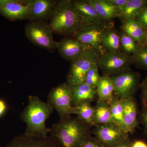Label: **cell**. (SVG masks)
<instances>
[{"mask_svg":"<svg viewBox=\"0 0 147 147\" xmlns=\"http://www.w3.org/2000/svg\"><path fill=\"white\" fill-rule=\"evenodd\" d=\"M54 110L49 102L42 101L37 96H30L28 105L20 115L21 120L26 124L24 133L33 136H47L50 129L46 126V121Z\"/></svg>","mask_w":147,"mask_h":147,"instance_id":"obj_1","label":"cell"},{"mask_svg":"<svg viewBox=\"0 0 147 147\" xmlns=\"http://www.w3.org/2000/svg\"><path fill=\"white\" fill-rule=\"evenodd\" d=\"M90 127L77 116L69 115L53 125L50 133L62 147H79L90 135Z\"/></svg>","mask_w":147,"mask_h":147,"instance_id":"obj_2","label":"cell"},{"mask_svg":"<svg viewBox=\"0 0 147 147\" xmlns=\"http://www.w3.org/2000/svg\"><path fill=\"white\" fill-rule=\"evenodd\" d=\"M71 1L72 0L57 1L48 23L54 33L69 36L84 24Z\"/></svg>","mask_w":147,"mask_h":147,"instance_id":"obj_3","label":"cell"},{"mask_svg":"<svg viewBox=\"0 0 147 147\" xmlns=\"http://www.w3.org/2000/svg\"><path fill=\"white\" fill-rule=\"evenodd\" d=\"M114 25L112 21L100 24H83L69 36L90 46L101 56L107 53L102 46V37L108 30L114 27Z\"/></svg>","mask_w":147,"mask_h":147,"instance_id":"obj_4","label":"cell"},{"mask_svg":"<svg viewBox=\"0 0 147 147\" xmlns=\"http://www.w3.org/2000/svg\"><path fill=\"white\" fill-rule=\"evenodd\" d=\"M53 30L47 21H30L25 27V34L34 45L53 52L57 49Z\"/></svg>","mask_w":147,"mask_h":147,"instance_id":"obj_5","label":"cell"},{"mask_svg":"<svg viewBox=\"0 0 147 147\" xmlns=\"http://www.w3.org/2000/svg\"><path fill=\"white\" fill-rule=\"evenodd\" d=\"M100 56L92 47L84 51L70 62L67 82L71 85L84 82L87 73Z\"/></svg>","mask_w":147,"mask_h":147,"instance_id":"obj_6","label":"cell"},{"mask_svg":"<svg viewBox=\"0 0 147 147\" xmlns=\"http://www.w3.org/2000/svg\"><path fill=\"white\" fill-rule=\"evenodd\" d=\"M114 86V96L120 99L134 97L138 89L140 75L130 68L109 76Z\"/></svg>","mask_w":147,"mask_h":147,"instance_id":"obj_7","label":"cell"},{"mask_svg":"<svg viewBox=\"0 0 147 147\" xmlns=\"http://www.w3.org/2000/svg\"><path fill=\"white\" fill-rule=\"evenodd\" d=\"M47 102L57 111L60 119L71 115L73 107L71 85L65 82L53 88L48 94Z\"/></svg>","mask_w":147,"mask_h":147,"instance_id":"obj_8","label":"cell"},{"mask_svg":"<svg viewBox=\"0 0 147 147\" xmlns=\"http://www.w3.org/2000/svg\"><path fill=\"white\" fill-rule=\"evenodd\" d=\"M131 56L122 52L107 53L99 57L97 62L98 69L103 76H110L129 68Z\"/></svg>","mask_w":147,"mask_h":147,"instance_id":"obj_9","label":"cell"},{"mask_svg":"<svg viewBox=\"0 0 147 147\" xmlns=\"http://www.w3.org/2000/svg\"><path fill=\"white\" fill-rule=\"evenodd\" d=\"M95 127V137L106 147L111 146L128 137V134L113 123Z\"/></svg>","mask_w":147,"mask_h":147,"instance_id":"obj_10","label":"cell"},{"mask_svg":"<svg viewBox=\"0 0 147 147\" xmlns=\"http://www.w3.org/2000/svg\"><path fill=\"white\" fill-rule=\"evenodd\" d=\"M58 1L23 0L29 9L30 21H47L49 20Z\"/></svg>","mask_w":147,"mask_h":147,"instance_id":"obj_11","label":"cell"},{"mask_svg":"<svg viewBox=\"0 0 147 147\" xmlns=\"http://www.w3.org/2000/svg\"><path fill=\"white\" fill-rule=\"evenodd\" d=\"M4 147H62L52 136H33L24 134L14 138Z\"/></svg>","mask_w":147,"mask_h":147,"instance_id":"obj_12","label":"cell"},{"mask_svg":"<svg viewBox=\"0 0 147 147\" xmlns=\"http://www.w3.org/2000/svg\"><path fill=\"white\" fill-rule=\"evenodd\" d=\"M91 47L70 36L64 37L59 42L57 41V49L59 54L70 62Z\"/></svg>","mask_w":147,"mask_h":147,"instance_id":"obj_13","label":"cell"},{"mask_svg":"<svg viewBox=\"0 0 147 147\" xmlns=\"http://www.w3.org/2000/svg\"><path fill=\"white\" fill-rule=\"evenodd\" d=\"M0 14L11 21L28 19L29 9L23 0H7L0 7Z\"/></svg>","mask_w":147,"mask_h":147,"instance_id":"obj_14","label":"cell"},{"mask_svg":"<svg viewBox=\"0 0 147 147\" xmlns=\"http://www.w3.org/2000/svg\"><path fill=\"white\" fill-rule=\"evenodd\" d=\"M70 85L71 104L73 107L82 103H90L97 96L96 89L89 86L85 82Z\"/></svg>","mask_w":147,"mask_h":147,"instance_id":"obj_15","label":"cell"},{"mask_svg":"<svg viewBox=\"0 0 147 147\" xmlns=\"http://www.w3.org/2000/svg\"><path fill=\"white\" fill-rule=\"evenodd\" d=\"M123 109V121L127 134L133 133L138 125L137 108L134 97L121 99Z\"/></svg>","mask_w":147,"mask_h":147,"instance_id":"obj_16","label":"cell"},{"mask_svg":"<svg viewBox=\"0 0 147 147\" xmlns=\"http://www.w3.org/2000/svg\"><path fill=\"white\" fill-rule=\"evenodd\" d=\"M73 7L82 17L84 24L104 23L94 7L86 0H74L71 1Z\"/></svg>","mask_w":147,"mask_h":147,"instance_id":"obj_17","label":"cell"},{"mask_svg":"<svg viewBox=\"0 0 147 147\" xmlns=\"http://www.w3.org/2000/svg\"><path fill=\"white\" fill-rule=\"evenodd\" d=\"M96 10L101 19L105 22H111L119 18L120 9L108 1V0H86Z\"/></svg>","mask_w":147,"mask_h":147,"instance_id":"obj_18","label":"cell"},{"mask_svg":"<svg viewBox=\"0 0 147 147\" xmlns=\"http://www.w3.org/2000/svg\"><path fill=\"white\" fill-rule=\"evenodd\" d=\"M147 5L146 0H128L120 9L119 18L122 23L129 20H135L136 17Z\"/></svg>","mask_w":147,"mask_h":147,"instance_id":"obj_19","label":"cell"},{"mask_svg":"<svg viewBox=\"0 0 147 147\" xmlns=\"http://www.w3.org/2000/svg\"><path fill=\"white\" fill-rule=\"evenodd\" d=\"M122 31L132 38L138 44L142 43L144 38L146 30L135 20H129L122 23Z\"/></svg>","mask_w":147,"mask_h":147,"instance_id":"obj_20","label":"cell"},{"mask_svg":"<svg viewBox=\"0 0 147 147\" xmlns=\"http://www.w3.org/2000/svg\"><path fill=\"white\" fill-rule=\"evenodd\" d=\"M98 100L107 102L108 104L114 97V86L109 76H101L96 88Z\"/></svg>","mask_w":147,"mask_h":147,"instance_id":"obj_21","label":"cell"},{"mask_svg":"<svg viewBox=\"0 0 147 147\" xmlns=\"http://www.w3.org/2000/svg\"><path fill=\"white\" fill-rule=\"evenodd\" d=\"M93 123L94 126L113 123L109 105L107 102L98 100L94 107Z\"/></svg>","mask_w":147,"mask_h":147,"instance_id":"obj_22","label":"cell"},{"mask_svg":"<svg viewBox=\"0 0 147 147\" xmlns=\"http://www.w3.org/2000/svg\"><path fill=\"white\" fill-rule=\"evenodd\" d=\"M102 43L107 53L121 52L119 34L113 29V27L105 33L102 37Z\"/></svg>","mask_w":147,"mask_h":147,"instance_id":"obj_23","label":"cell"},{"mask_svg":"<svg viewBox=\"0 0 147 147\" xmlns=\"http://www.w3.org/2000/svg\"><path fill=\"white\" fill-rule=\"evenodd\" d=\"M109 107L113 123L126 132L124 123L123 109L121 99L114 96L109 104Z\"/></svg>","mask_w":147,"mask_h":147,"instance_id":"obj_24","label":"cell"},{"mask_svg":"<svg viewBox=\"0 0 147 147\" xmlns=\"http://www.w3.org/2000/svg\"><path fill=\"white\" fill-rule=\"evenodd\" d=\"M72 114L77 117L90 127L94 126L93 123L94 107L90 103H84L74 106Z\"/></svg>","mask_w":147,"mask_h":147,"instance_id":"obj_25","label":"cell"},{"mask_svg":"<svg viewBox=\"0 0 147 147\" xmlns=\"http://www.w3.org/2000/svg\"><path fill=\"white\" fill-rule=\"evenodd\" d=\"M121 51L128 56L134 55L137 52L139 45L132 38L122 31L119 33Z\"/></svg>","mask_w":147,"mask_h":147,"instance_id":"obj_26","label":"cell"},{"mask_svg":"<svg viewBox=\"0 0 147 147\" xmlns=\"http://www.w3.org/2000/svg\"><path fill=\"white\" fill-rule=\"evenodd\" d=\"M138 45L137 52L131 56V64L138 68L147 69V45Z\"/></svg>","mask_w":147,"mask_h":147,"instance_id":"obj_27","label":"cell"},{"mask_svg":"<svg viewBox=\"0 0 147 147\" xmlns=\"http://www.w3.org/2000/svg\"><path fill=\"white\" fill-rule=\"evenodd\" d=\"M97 62L94 63L89 70L84 82L95 89L96 88L101 77L99 74Z\"/></svg>","mask_w":147,"mask_h":147,"instance_id":"obj_28","label":"cell"},{"mask_svg":"<svg viewBox=\"0 0 147 147\" xmlns=\"http://www.w3.org/2000/svg\"><path fill=\"white\" fill-rule=\"evenodd\" d=\"M79 147H106L95 137L88 136L82 142Z\"/></svg>","mask_w":147,"mask_h":147,"instance_id":"obj_29","label":"cell"},{"mask_svg":"<svg viewBox=\"0 0 147 147\" xmlns=\"http://www.w3.org/2000/svg\"><path fill=\"white\" fill-rule=\"evenodd\" d=\"M135 20L140 23L146 30H147V5L137 16Z\"/></svg>","mask_w":147,"mask_h":147,"instance_id":"obj_30","label":"cell"},{"mask_svg":"<svg viewBox=\"0 0 147 147\" xmlns=\"http://www.w3.org/2000/svg\"><path fill=\"white\" fill-rule=\"evenodd\" d=\"M141 99L143 108H147V76L142 84Z\"/></svg>","mask_w":147,"mask_h":147,"instance_id":"obj_31","label":"cell"},{"mask_svg":"<svg viewBox=\"0 0 147 147\" xmlns=\"http://www.w3.org/2000/svg\"><path fill=\"white\" fill-rule=\"evenodd\" d=\"M131 143L128 137L110 147H131Z\"/></svg>","mask_w":147,"mask_h":147,"instance_id":"obj_32","label":"cell"},{"mask_svg":"<svg viewBox=\"0 0 147 147\" xmlns=\"http://www.w3.org/2000/svg\"><path fill=\"white\" fill-rule=\"evenodd\" d=\"M113 5L121 9L125 5L128 0H108Z\"/></svg>","mask_w":147,"mask_h":147,"instance_id":"obj_33","label":"cell"},{"mask_svg":"<svg viewBox=\"0 0 147 147\" xmlns=\"http://www.w3.org/2000/svg\"><path fill=\"white\" fill-rule=\"evenodd\" d=\"M140 120L145 131L147 133V108H143Z\"/></svg>","mask_w":147,"mask_h":147,"instance_id":"obj_34","label":"cell"},{"mask_svg":"<svg viewBox=\"0 0 147 147\" xmlns=\"http://www.w3.org/2000/svg\"><path fill=\"white\" fill-rule=\"evenodd\" d=\"M7 108V105L5 101L3 99H0V117L5 113Z\"/></svg>","mask_w":147,"mask_h":147,"instance_id":"obj_35","label":"cell"},{"mask_svg":"<svg viewBox=\"0 0 147 147\" xmlns=\"http://www.w3.org/2000/svg\"><path fill=\"white\" fill-rule=\"evenodd\" d=\"M131 147H147V144L142 140H137L131 143Z\"/></svg>","mask_w":147,"mask_h":147,"instance_id":"obj_36","label":"cell"},{"mask_svg":"<svg viewBox=\"0 0 147 147\" xmlns=\"http://www.w3.org/2000/svg\"><path fill=\"white\" fill-rule=\"evenodd\" d=\"M139 45H147V30L146 31V33H145L144 38V40H143L142 43L139 44Z\"/></svg>","mask_w":147,"mask_h":147,"instance_id":"obj_37","label":"cell"}]
</instances>
